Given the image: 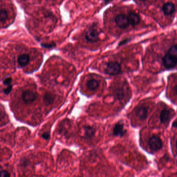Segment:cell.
<instances>
[{
    "instance_id": "6da1fadb",
    "label": "cell",
    "mask_w": 177,
    "mask_h": 177,
    "mask_svg": "<svg viewBox=\"0 0 177 177\" xmlns=\"http://www.w3.org/2000/svg\"><path fill=\"white\" fill-rule=\"evenodd\" d=\"M105 71L109 75H117L121 71V66L117 62H110L107 65Z\"/></svg>"
},
{
    "instance_id": "7a4b0ae2",
    "label": "cell",
    "mask_w": 177,
    "mask_h": 177,
    "mask_svg": "<svg viewBox=\"0 0 177 177\" xmlns=\"http://www.w3.org/2000/svg\"><path fill=\"white\" fill-rule=\"evenodd\" d=\"M163 63L165 68L168 69L174 68L177 65V59L168 54L163 58Z\"/></svg>"
},
{
    "instance_id": "3957f363",
    "label": "cell",
    "mask_w": 177,
    "mask_h": 177,
    "mask_svg": "<svg viewBox=\"0 0 177 177\" xmlns=\"http://www.w3.org/2000/svg\"><path fill=\"white\" fill-rule=\"evenodd\" d=\"M149 145L152 150L154 151H157L162 148L163 143L158 137L154 136L150 138L149 141Z\"/></svg>"
},
{
    "instance_id": "277c9868",
    "label": "cell",
    "mask_w": 177,
    "mask_h": 177,
    "mask_svg": "<svg viewBox=\"0 0 177 177\" xmlns=\"http://www.w3.org/2000/svg\"><path fill=\"white\" fill-rule=\"evenodd\" d=\"M22 99L26 104H29L34 101L36 99V95L30 90H26L22 94Z\"/></svg>"
},
{
    "instance_id": "5b68a950",
    "label": "cell",
    "mask_w": 177,
    "mask_h": 177,
    "mask_svg": "<svg viewBox=\"0 0 177 177\" xmlns=\"http://www.w3.org/2000/svg\"><path fill=\"white\" fill-rule=\"evenodd\" d=\"M116 24L120 28L125 29L129 25V22L128 18L124 15H119L115 18Z\"/></svg>"
},
{
    "instance_id": "8992f818",
    "label": "cell",
    "mask_w": 177,
    "mask_h": 177,
    "mask_svg": "<svg viewBox=\"0 0 177 177\" xmlns=\"http://www.w3.org/2000/svg\"><path fill=\"white\" fill-rule=\"evenodd\" d=\"M173 116V111L164 108L161 113L160 119L162 123H167Z\"/></svg>"
},
{
    "instance_id": "52a82bcc",
    "label": "cell",
    "mask_w": 177,
    "mask_h": 177,
    "mask_svg": "<svg viewBox=\"0 0 177 177\" xmlns=\"http://www.w3.org/2000/svg\"><path fill=\"white\" fill-rule=\"evenodd\" d=\"M99 34L97 30L94 28L88 29L85 33V38L90 42H97L99 39Z\"/></svg>"
},
{
    "instance_id": "ba28073f",
    "label": "cell",
    "mask_w": 177,
    "mask_h": 177,
    "mask_svg": "<svg viewBox=\"0 0 177 177\" xmlns=\"http://www.w3.org/2000/svg\"><path fill=\"white\" fill-rule=\"evenodd\" d=\"M137 116L141 120L146 119L148 114V110L145 106H141L136 111Z\"/></svg>"
},
{
    "instance_id": "9c48e42d",
    "label": "cell",
    "mask_w": 177,
    "mask_h": 177,
    "mask_svg": "<svg viewBox=\"0 0 177 177\" xmlns=\"http://www.w3.org/2000/svg\"><path fill=\"white\" fill-rule=\"evenodd\" d=\"M113 133L117 136H123L125 134V130H124V126L121 123H117L115 125L113 130Z\"/></svg>"
},
{
    "instance_id": "30bf717a",
    "label": "cell",
    "mask_w": 177,
    "mask_h": 177,
    "mask_svg": "<svg viewBox=\"0 0 177 177\" xmlns=\"http://www.w3.org/2000/svg\"><path fill=\"white\" fill-rule=\"evenodd\" d=\"M17 62L19 66L24 67L29 63L30 62V57L27 54L21 55L18 58Z\"/></svg>"
},
{
    "instance_id": "8fae6325",
    "label": "cell",
    "mask_w": 177,
    "mask_h": 177,
    "mask_svg": "<svg viewBox=\"0 0 177 177\" xmlns=\"http://www.w3.org/2000/svg\"><path fill=\"white\" fill-rule=\"evenodd\" d=\"M129 20V24H131L132 26H136L139 23L140 18L137 14H135L134 13H130L128 17Z\"/></svg>"
},
{
    "instance_id": "7c38bea8",
    "label": "cell",
    "mask_w": 177,
    "mask_h": 177,
    "mask_svg": "<svg viewBox=\"0 0 177 177\" xmlns=\"http://www.w3.org/2000/svg\"><path fill=\"white\" fill-rule=\"evenodd\" d=\"M175 10V5L171 3L165 4L163 7V11L164 13L166 15H169L172 14Z\"/></svg>"
},
{
    "instance_id": "4fadbf2b",
    "label": "cell",
    "mask_w": 177,
    "mask_h": 177,
    "mask_svg": "<svg viewBox=\"0 0 177 177\" xmlns=\"http://www.w3.org/2000/svg\"><path fill=\"white\" fill-rule=\"evenodd\" d=\"M84 131H85V136L87 139H90L93 137L95 133L96 130L94 128L90 126H85L84 127Z\"/></svg>"
},
{
    "instance_id": "5bb4252c",
    "label": "cell",
    "mask_w": 177,
    "mask_h": 177,
    "mask_svg": "<svg viewBox=\"0 0 177 177\" xmlns=\"http://www.w3.org/2000/svg\"><path fill=\"white\" fill-rule=\"evenodd\" d=\"M87 86L90 90H96L99 86V82L96 79L92 78L87 82Z\"/></svg>"
},
{
    "instance_id": "9a60e30c",
    "label": "cell",
    "mask_w": 177,
    "mask_h": 177,
    "mask_svg": "<svg viewBox=\"0 0 177 177\" xmlns=\"http://www.w3.org/2000/svg\"><path fill=\"white\" fill-rule=\"evenodd\" d=\"M114 95L117 100H121L125 97V92L122 88H117L114 91Z\"/></svg>"
},
{
    "instance_id": "2e32d148",
    "label": "cell",
    "mask_w": 177,
    "mask_h": 177,
    "mask_svg": "<svg viewBox=\"0 0 177 177\" xmlns=\"http://www.w3.org/2000/svg\"><path fill=\"white\" fill-rule=\"evenodd\" d=\"M9 17V13L7 10L2 9H0V22H5L8 19Z\"/></svg>"
},
{
    "instance_id": "e0dca14e",
    "label": "cell",
    "mask_w": 177,
    "mask_h": 177,
    "mask_svg": "<svg viewBox=\"0 0 177 177\" xmlns=\"http://www.w3.org/2000/svg\"><path fill=\"white\" fill-rule=\"evenodd\" d=\"M54 99H55V97L53 95L49 93L45 94L44 97V100L47 104H51L53 102Z\"/></svg>"
},
{
    "instance_id": "ac0fdd59",
    "label": "cell",
    "mask_w": 177,
    "mask_h": 177,
    "mask_svg": "<svg viewBox=\"0 0 177 177\" xmlns=\"http://www.w3.org/2000/svg\"><path fill=\"white\" fill-rule=\"evenodd\" d=\"M167 54L177 59V45L172 46L169 48Z\"/></svg>"
},
{
    "instance_id": "d6986e66",
    "label": "cell",
    "mask_w": 177,
    "mask_h": 177,
    "mask_svg": "<svg viewBox=\"0 0 177 177\" xmlns=\"http://www.w3.org/2000/svg\"><path fill=\"white\" fill-rule=\"evenodd\" d=\"M12 88L13 86L11 85V84L9 85V86H7V88H6L4 89V93L5 95H9V94L11 92V91L12 90Z\"/></svg>"
},
{
    "instance_id": "ffe728a7",
    "label": "cell",
    "mask_w": 177,
    "mask_h": 177,
    "mask_svg": "<svg viewBox=\"0 0 177 177\" xmlns=\"http://www.w3.org/2000/svg\"><path fill=\"white\" fill-rule=\"evenodd\" d=\"M10 176V174L6 170H2L0 171V177H8Z\"/></svg>"
},
{
    "instance_id": "44dd1931",
    "label": "cell",
    "mask_w": 177,
    "mask_h": 177,
    "mask_svg": "<svg viewBox=\"0 0 177 177\" xmlns=\"http://www.w3.org/2000/svg\"><path fill=\"white\" fill-rule=\"evenodd\" d=\"M12 81V78L11 77H7L5 78V80L3 81V84L5 85L9 86L11 84Z\"/></svg>"
},
{
    "instance_id": "7402d4cb",
    "label": "cell",
    "mask_w": 177,
    "mask_h": 177,
    "mask_svg": "<svg viewBox=\"0 0 177 177\" xmlns=\"http://www.w3.org/2000/svg\"><path fill=\"white\" fill-rule=\"evenodd\" d=\"M42 137H43L44 139H49L50 138V134L49 133H47V132H46V133H44L43 135H42Z\"/></svg>"
},
{
    "instance_id": "603a6c76",
    "label": "cell",
    "mask_w": 177,
    "mask_h": 177,
    "mask_svg": "<svg viewBox=\"0 0 177 177\" xmlns=\"http://www.w3.org/2000/svg\"><path fill=\"white\" fill-rule=\"evenodd\" d=\"M42 46L45 48H51L53 46H55V44H42Z\"/></svg>"
},
{
    "instance_id": "cb8c5ba5",
    "label": "cell",
    "mask_w": 177,
    "mask_h": 177,
    "mask_svg": "<svg viewBox=\"0 0 177 177\" xmlns=\"http://www.w3.org/2000/svg\"><path fill=\"white\" fill-rule=\"evenodd\" d=\"M27 160H23L22 161V165L26 166L27 165Z\"/></svg>"
},
{
    "instance_id": "d4e9b609",
    "label": "cell",
    "mask_w": 177,
    "mask_h": 177,
    "mask_svg": "<svg viewBox=\"0 0 177 177\" xmlns=\"http://www.w3.org/2000/svg\"><path fill=\"white\" fill-rule=\"evenodd\" d=\"M173 126L174 127H177V122H175L173 124Z\"/></svg>"
},
{
    "instance_id": "484cf974",
    "label": "cell",
    "mask_w": 177,
    "mask_h": 177,
    "mask_svg": "<svg viewBox=\"0 0 177 177\" xmlns=\"http://www.w3.org/2000/svg\"><path fill=\"white\" fill-rule=\"evenodd\" d=\"M128 41V40H125V41H123V42H121V44H123V43H126V42H127V41Z\"/></svg>"
},
{
    "instance_id": "4316f807",
    "label": "cell",
    "mask_w": 177,
    "mask_h": 177,
    "mask_svg": "<svg viewBox=\"0 0 177 177\" xmlns=\"http://www.w3.org/2000/svg\"><path fill=\"white\" fill-rule=\"evenodd\" d=\"M175 94L177 95V85L175 87Z\"/></svg>"
},
{
    "instance_id": "83f0119b",
    "label": "cell",
    "mask_w": 177,
    "mask_h": 177,
    "mask_svg": "<svg viewBox=\"0 0 177 177\" xmlns=\"http://www.w3.org/2000/svg\"><path fill=\"white\" fill-rule=\"evenodd\" d=\"M112 1V0H105V1L106 2H110V1Z\"/></svg>"
},
{
    "instance_id": "f1b7e54d",
    "label": "cell",
    "mask_w": 177,
    "mask_h": 177,
    "mask_svg": "<svg viewBox=\"0 0 177 177\" xmlns=\"http://www.w3.org/2000/svg\"><path fill=\"white\" fill-rule=\"evenodd\" d=\"M140 1H143V2H144V1H146V0H140Z\"/></svg>"
},
{
    "instance_id": "f546056e",
    "label": "cell",
    "mask_w": 177,
    "mask_h": 177,
    "mask_svg": "<svg viewBox=\"0 0 177 177\" xmlns=\"http://www.w3.org/2000/svg\"><path fill=\"white\" fill-rule=\"evenodd\" d=\"M176 145H177V144H176Z\"/></svg>"
}]
</instances>
